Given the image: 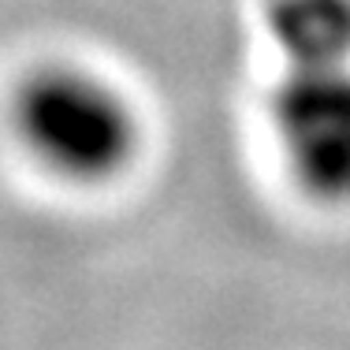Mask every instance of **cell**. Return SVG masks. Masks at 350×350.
<instances>
[{
	"instance_id": "2",
	"label": "cell",
	"mask_w": 350,
	"mask_h": 350,
	"mask_svg": "<svg viewBox=\"0 0 350 350\" xmlns=\"http://www.w3.org/2000/svg\"><path fill=\"white\" fill-rule=\"evenodd\" d=\"M269 120L291 179L317 202H350V56L280 60Z\"/></svg>"
},
{
	"instance_id": "1",
	"label": "cell",
	"mask_w": 350,
	"mask_h": 350,
	"mask_svg": "<svg viewBox=\"0 0 350 350\" xmlns=\"http://www.w3.org/2000/svg\"><path fill=\"white\" fill-rule=\"evenodd\" d=\"M12 123L49 172L105 183L138 153V120L105 79L79 68H41L19 86Z\"/></svg>"
},
{
	"instance_id": "3",
	"label": "cell",
	"mask_w": 350,
	"mask_h": 350,
	"mask_svg": "<svg viewBox=\"0 0 350 350\" xmlns=\"http://www.w3.org/2000/svg\"><path fill=\"white\" fill-rule=\"evenodd\" d=\"M265 30L280 60L350 56V0H269Z\"/></svg>"
}]
</instances>
